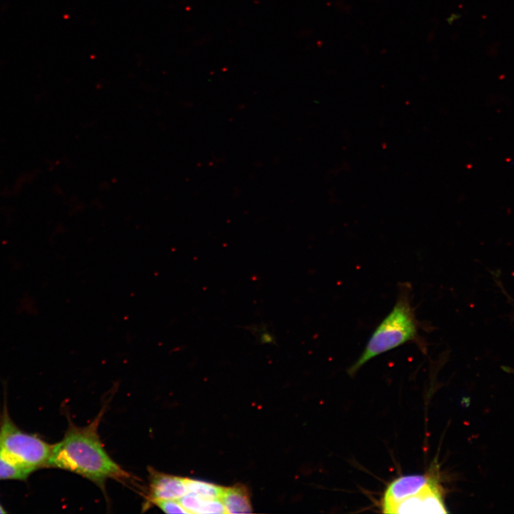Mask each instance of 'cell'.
<instances>
[{
	"instance_id": "6da1fadb",
	"label": "cell",
	"mask_w": 514,
	"mask_h": 514,
	"mask_svg": "<svg viewBox=\"0 0 514 514\" xmlns=\"http://www.w3.org/2000/svg\"><path fill=\"white\" fill-rule=\"evenodd\" d=\"M103 412L89 425L70 423L64 438L52 446L47 465L81 475L102 488L109 478L126 480L130 475L107 454L98 434Z\"/></svg>"
},
{
	"instance_id": "7a4b0ae2",
	"label": "cell",
	"mask_w": 514,
	"mask_h": 514,
	"mask_svg": "<svg viewBox=\"0 0 514 514\" xmlns=\"http://www.w3.org/2000/svg\"><path fill=\"white\" fill-rule=\"evenodd\" d=\"M398 288L393 307L373 330L361 356L349 368L350 376H354L373 358L407 343H415L423 352L425 351L420 333L421 325L411 302V285L400 283Z\"/></svg>"
},
{
	"instance_id": "3957f363",
	"label": "cell",
	"mask_w": 514,
	"mask_h": 514,
	"mask_svg": "<svg viewBox=\"0 0 514 514\" xmlns=\"http://www.w3.org/2000/svg\"><path fill=\"white\" fill-rule=\"evenodd\" d=\"M52 446L34 435L22 432L4 416L0 427V451L15 464L31 473L47 465Z\"/></svg>"
},
{
	"instance_id": "277c9868",
	"label": "cell",
	"mask_w": 514,
	"mask_h": 514,
	"mask_svg": "<svg viewBox=\"0 0 514 514\" xmlns=\"http://www.w3.org/2000/svg\"><path fill=\"white\" fill-rule=\"evenodd\" d=\"M384 513H447L440 487L437 481L419 493L389 507Z\"/></svg>"
},
{
	"instance_id": "5b68a950",
	"label": "cell",
	"mask_w": 514,
	"mask_h": 514,
	"mask_svg": "<svg viewBox=\"0 0 514 514\" xmlns=\"http://www.w3.org/2000/svg\"><path fill=\"white\" fill-rule=\"evenodd\" d=\"M436 481L428 475H410L399 477L393 480L383 494V512L389 507L412 496Z\"/></svg>"
},
{
	"instance_id": "8992f818",
	"label": "cell",
	"mask_w": 514,
	"mask_h": 514,
	"mask_svg": "<svg viewBox=\"0 0 514 514\" xmlns=\"http://www.w3.org/2000/svg\"><path fill=\"white\" fill-rule=\"evenodd\" d=\"M188 493L186 478L150 470L149 499L178 500Z\"/></svg>"
},
{
	"instance_id": "52a82bcc",
	"label": "cell",
	"mask_w": 514,
	"mask_h": 514,
	"mask_svg": "<svg viewBox=\"0 0 514 514\" xmlns=\"http://www.w3.org/2000/svg\"><path fill=\"white\" fill-rule=\"evenodd\" d=\"M221 500L226 513H250L253 511L248 490L245 485L223 487Z\"/></svg>"
},
{
	"instance_id": "ba28073f",
	"label": "cell",
	"mask_w": 514,
	"mask_h": 514,
	"mask_svg": "<svg viewBox=\"0 0 514 514\" xmlns=\"http://www.w3.org/2000/svg\"><path fill=\"white\" fill-rule=\"evenodd\" d=\"M178 500L189 513H226L221 499H206L188 493Z\"/></svg>"
},
{
	"instance_id": "9c48e42d",
	"label": "cell",
	"mask_w": 514,
	"mask_h": 514,
	"mask_svg": "<svg viewBox=\"0 0 514 514\" xmlns=\"http://www.w3.org/2000/svg\"><path fill=\"white\" fill-rule=\"evenodd\" d=\"M188 493L206 499H221L223 487L213 483L186 478Z\"/></svg>"
},
{
	"instance_id": "30bf717a",
	"label": "cell",
	"mask_w": 514,
	"mask_h": 514,
	"mask_svg": "<svg viewBox=\"0 0 514 514\" xmlns=\"http://www.w3.org/2000/svg\"><path fill=\"white\" fill-rule=\"evenodd\" d=\"M31 472L16 464L4 456L0 451V479L24 480Z\"/></svg>"
},
{
	"instance_id": "8fae6325",
	"label": "cell",
	"mask_w": 514,
	"mask_h": 514,
	"mask_svg": "<svg viewBox=\"0 0 514 514\" xmlns=\"http://www.w3.org/2000/svg\"><path fill=\"white\" fill-rule=\"evenodd\" d=\"M261 344H276V339L273 332L268 330V325L261 323L257 325H251L245 327Z\"/></svg>"
},
{
	"instance_id": "7c38bea8",
	"label": "cell",
	"mask_w": 514,
	"mask_h": 514,
	"mask_svg": "<svg viewBox=\"0 0 514 514\" xmlns=\"http://www.w3.org/2000/svg\"><path fill=\"white\" fill-rule=\"evenodd\" d=\"M152 503L166 513H189L178 500H159Z\"/></svg>"
},
{
	"instance_id": "4fadbf2b",
	"label": "cell",
	"mask_w": 514,
	"mask_h": 514,
	"mask_svg": "<svg viewBox=\"0 0 514 514\" xmlns=\"http://www.w3.org/2000/svg\"><path fill=\"white\" fill-rule=\"evenodd\" d=\"M0 513H5V510L3 509V508L0 505Z\"/></svg>"
}]
</instances>
